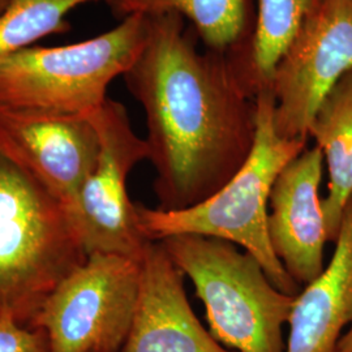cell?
Here are the masks:
<instances>
[{
	"label": "cell",
	"instance_id": "6da1fadb",
	"mask_svg": "<svg viewBox=\"0 0 352 352\" xmlns=\"http://www.w3.org/2000/svg\"><path fill=\"white\" fill-rule=\"evenodd\" d=\"M199 41L180 14L151 16L145 46L123 76L145 113L161 210L188 209L213 196L254 144L248 49L201 51Z\"/></svg>",
	"mask_w": 352,
	"mask_h": 352
},
{
	"label": "cell",
	"instance_id": "7a4b0ae2",
	"mask_svg": "<svg viewBox=\"0 0 352 352\" xmlns=\"http://www.w3.org/2000/svg\"><path fill=\"white\" fill-rule=\"evenodd\" d=\"M87 257L63 201L0 139V318L32 325Z\"/></svg>",
	"mask_w": 352,
	"mask_h": 352
},
{
	"label": "cell",
	"instance_id": "3957f363",
	"mask_svg": "<svg viewBox=\"0 0 352 352\" xmlns=\"http://www.w3.org/2000/svg\"><path fill=\"white\" fill-rule=\"evenodd\" d=\"M256 138L247 161L213 196L183 210L151 209L138 204L140 226L151 241L195 234L239 245L263 266L272 283L298 295V285L278 260L267 234L270 193L286 164L307 149V140L285 139L274 126L276 101L270 88L256 96Z\"/></svg>",
	"mask_w": 352,
	"mask_h": 352
},
{
	"label": "cell",
	"instance_id": "277c9868",
	"mask_svg": "<svg viewBox=\"0 0 352 352\" xmlns=\"http://www.w3.org/2000/svg\"><path fill=\"white\" fill-rule=\"evenodd\" d=\"M204 302L209 331L228 350L285 352L296 295L278 289L260 263L226 240L195 234L160 240Z\"/></svg>",
	"mask_w": 352,
	"mask_h": 352
},
{
	"label": "cell",
	"instance_id": "5b68a950",
	"mask_svg": "<svg viewBox=\"0 0 352 352\" xmlns=\"http://www.w3.org/2000/svg\"><path fill=\"white\" fill-rule=\"evenodd\" d=\"M148 32L149 17L132 14L96 37L20 51L0 63V104L89 118L136 62Z\"/></svg>",
	"mask_w": 352,
	"mask_h": 352
},
{
	"label": "cell",
	"instance_id": "8992f818",
	"mask_svg": "<svg viewBox=\"0 0 352 352\" xmlns=\"http://www.w3.org/2000/svg\"><path fill=\"white\" fill-rule=\"evenodd\" d=\"M89 119L100 138L98 161L65 210L87 256L104 253L141 261L151 241L141 230L126 182L138 164L149 161L148 144L133 131L120 102L109 98Z\"/></svg>",
	"mask_w": 352,
	"mask_h": 352
},
{
	"label": "cell",
	"instance_id": "52a82bcc",
	"mask_svg": "<svg viewBox=\"0 0 352 352\" xmlns=\"http://www.w3.org/2000/svg\"><path fill=\"white\" fill-rule=\"evenodd\" d=\"M141 261L93 253L64 277L30 327L50 352H122L139 300Z\"/></svg>",
	"mask_w": 352,
	"mask_h": 352
},
{
	"label": "cell",
	"instance_id": "ba28073f",
	"mask_svg": "<svg viewBox=\"0 0 352 352\" xmlns=\"http://www.w3.org/2000/svg\"><path fill=\"white\" fill-rule=\"evenodd\" d=\"M350 71L352 0H320L279 59L270 81L278 135L308 140L321 102Z\"/></svg>",
	"mask_w": 352,
	"mask_h": 352
},
{
	"label": "cell",
	"instance_id": "9c48e42d",
	"mask_svg": "<svg viewBox=\"0 0 352 352\" xmlns=\"http://www.w3.org/2000/svg\"><path fill=\"white\" fill-rule=\"evenodd\" d=\"M0 139L63 201L94 170L100 138L89 118L0 104Z\"/></svg>",
	"mask_w": 352,
	"mask_h": 352
},
{
	"label": "cell",
	"instance_id": "30bf717a",
	"mask_svg": "<svg viewBox=\"0 0 352 352\" xmlns=\"http://www.w3.org/2000/svg\"><path fill=\"white\" fill-rule=\"evenodd\" d=\"M324 164L318 146L302 151L280 171L269 200L270 245L289 277L304 286L327 267V222L320 197Z\"/></svg>",
	"mask_w": 352,
	"mask_h": 352
},
{
	"label": "cell",
	"instance_id": "8fae6325",
	"mask_svg": "<svg viewBox=\"0 0 352 352\" xmlns=\"http://www.w3.org/2000/svg\"><path fill=\"white\" fill-rule=\"evenodd\" d=\"M122 352H232L202 327L184 274L160 241H151L141 258L139 300Z\"/></svg>",
	"mask_w": 352,
	"mask_h": 352
},
{
	"label": "cell",
	"instance_id": "7c38bea8",
	"mask_svg": "<svg viewBox=\"0 0 352 352\" xmlns=\"http://www.w3.org/2000/svg\"><path fill=\"white\" fill-rule=\"evenodd\" d=\"M352 322V199L325 270L295 296L285 352H338Z\"/></svg>",
	"mask_w": 352,
	"mask_h": 352
},
{
	"label": "cell",
	"instance_id": "4fadbf2b",
	"mask_svg": "<svg viewBox=\"0 0 352 352\" xmlns=\"http://www.w3.org/2000/svg\"><path fill=\"white\" fill-rule=\"evenodd\" d=\"M329 174L322 208L327 241L336 243L343 214L352 199V71L343 76L321 102L309 126Z\"/></svg>",
	"mask_w": 352,
	"mask_h": 352
},
{
	"label": "cell",
	"instance_id": "5bb4252c",
	"mask_svg": "<svg viewBox=\"0 0 352 352\" xmlns=\"http://www.w3.org/2000/svg\"><path fill=\"white\" fill-rule=\"evenodd\" d=\"M113 16L176 13L190 23L209 50L234 54L250 47L256 14L251 0H107Z\"/></svg>",
	"mask_w": 352,
	"mask_h": 352
},
{
	"label": "cell",
	"instance_id": "9a60e30c",
	"mask_svg": "<svg viewBox=\"0 0 352 352\" xmlns=\"http://www.w3.org/2000/svg\"><path fill=\"white\" fill-rule=\"evenodd\" d=\"M318 1L257 0L247 62L250 82L256 96L261 89L270 88L279 59Z\"/></svg>",
	"mask_w": 352,
	"mask_h": 352
},
{
	"label": "cell",
	"instance_id": "2e32d148",
	"mask_svg": "<svg viewBox=\"0 0 352 352\" xmlns=\"http://www.w3.org/2000/svg\"><path fill=\"white\" fill-rule=\"evenodd\" d=\"M97 1L107 0H7L0 12V63L43 38L67 33L68 14Z\"/></svg>",
	"mask_w": 352,
	"mask_h": 352
},
{
	"label": "cell",
	"instance_id": "e0dca14e",
	"mask_svg": "<svg viewBox=\"0 0 352 352\" xmlns=\"http://www.w3.org/2000/svg\"><path fill=\"white\" fill-rule=\"evenodd\" d=\"M0 352H50L49 340L41 327L0 318Z\"/></svg>",
	"mask_w": 352,
	"mask_h": 352
},
{
	"label": "cell",
	"instance_id": "ac0fdd59",
	"mask_svg": "<svg viewBox=\"0 0 352 352\" xmlns=\"http://www.w3.org/2000/svg\"><path fill=\"white\" fill-rule=\"evenodd\" d=\"M338 352H352V322L349 330L343 333L340 343H338Z\"/></svg>",
	"mask_w": 352,
	"mask_h": 352
},
{
	"label": "cell",
	"instance_id": "d6986e66",
	"mask_svg": "<svg viewBox=\"0 0 352 352\" xmlns=\"http://www.w3.org/2000/svg\"><path fill=\"white\" fill-rule=\"evenodd\" d=\"M6 6H7V0H0V12L6 8Z\"/></svg>",
	"mask_w": 352,
	"mask_h": 352
}]
</instances>
